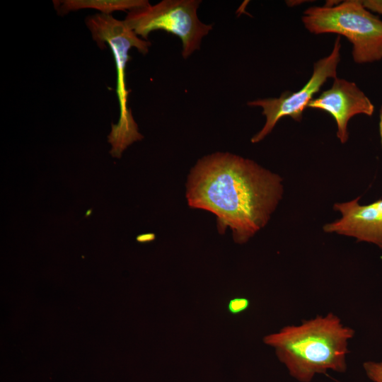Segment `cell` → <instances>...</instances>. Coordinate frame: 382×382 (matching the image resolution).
Masks as SVG:
<instances>
[{"label":"cell","mask_w":382,"mask_h":382,"mask_svg":"<svg viewBox=\"0 0 382 382\" xmlns=\"http://www.w3.org/2000/svg\"><path fill=\"white\" fill-rule=\"evenodd\" d=\"M200 0H163L150 3L129 11L124 20L138 36L145 40L149 34L162 30L178 37L182 42V56L187 59L200 48L204 37L213 29L197 16Z\"/></svg>","instance_id":"cell-5"},{"label":"cell","mask_w":382,"mask_h":382,"mask_svg":"<svg viewBox=\"0 0 382 382\" xmlns=\"http://www.w3.org/2000/svg\"><path fill=\"white\" fill-rule=\"evenodd\" d=\"M249 306V299L244 297H236L228 301L227 309L231 314L238 315L246 311Z\"/></svg>","instance_id":"cell-11"},{"label":"cell","mask_w":382,"mask_h":382,"mask_svg":"<svg viewBox=\"0 0 382 382\" xmlns=\"http://www.w3.org/2000/svg\"><path fill=\"white\" fill-rule=\"evenodd\" d=\"M340 36L335 39L332 50L328 56L314 63L311 78L299 91L284 92L279 98L248 102V106L262 108V113L266 118L262 128L251 138L252 143H257L265 139L282 117H290L296 122H301L303 112L314 95L320 91L328 79L337 77V69L340 61Z\"/></svg>","instance_id":"cell-6"},{"label":"cell","mask_w":382,"mask_h":382,"mask_svg":"<svg viewBox=\"0 0 382 382\" xmlns=\"http://www.w3.org/2000/svg\"><path fill=\"white\" fill-rule=\"evenodd\" d=\"M308 108L329 113L337 125V137L342 144L349 138L347 125L351 118L363 114L371 117L374 105L367 96L352 81L336 77L332 86L313 98Z\"/></svg>","instance_id":"cell-7"},{"label":"cell","mask_w":382,"mask_h":382,"mask_svg":"<svg viewBox=\"0 0 382 382\" xmlns=\"http://www.w3.org/2000/svg\"><path fill=\"white\" fill-rule=\"evenodd\" d=\"M378 129H379L380 141H381V144L382 147V105L381 107L380 112H379Z\"/></svg>","instance_id":"cell-13"},{"label":"cell","mask_w":382,"mask_h":382,"mask_svg":"<svg viewBox=\"0 0 382 382\" xmlns=\"http://www.w3.org/2000/svg\"><path fill=\"white\" fill-rule=\"evenodd\" d=\"M86 22L98 45L103 49L105 43L108 44L115 58L120 118L116 125H112L108 138L112 146L111 155L120 158L127 146L143 139L127 105L129 92L125 84V67L129 60V51L132 47H135L141 54H146L151 43L139 38L124 21L117 20L110 14H96L88 17Z\"/></svg>","instance_id":"cell-3"},{"label":"cell","mask_w":382,"mask_h":382,"mask_svg":"<svg viewBox=\"0 0 382 382\" xmlns=\"http://www.w3.org/2000/svg\"><path fill=\"white\" fill-rule=\"evenodd\" d=\"M362 3L370 11L382 15V0H363Z\"/></svg>","instance_id":"cell-12"},{"label":"cell","mask_w":382,"mask_h":382,"mask_svg":"<svg viewBox=\"0 0 382 382\" xmlns=\"http://www.w3.org/2000/svg\"><path fill=\"white\" fill-rule=\"evenodd\" d=\"M360 196L348 202H338L333 209L341 218L323 226L326 233H335L366 242L382 248V199L361 205Z\"/></svg>","instance_id":"cell-8"},{"label":"cell","mask_w":382,"mask_h":382,"mask_svg":"<svg viewBox=\"0 0 382 382\" xmlns=\"http://www.w3.org/2000/svg\"><path fill=\"white\" fill-rule=\"evenodd\" d=\"M369 378L373 382H382V361H366L363 364Z\"/></svg>","instance_id":"cell-10"},{"label":"cell","mask_w":382,"mask_h":382,"mask_svg":"<svg viewBox=\"0 0 382 382\" xmlns=\"http://www.w3.org/2000/svg\"><path fill=\"white\" fill-rule=\"evenodd\" d=\"M354 335L352 328L329 313L304 320L300 325L284 327L266 335L263 342L274 348L277 358L293 378L310 382L316 374L328 370L345 372L348 341Z\"/></svg>","instance_id":"cell-2"},{"label":"cell","mask_w":382,"mask_h":382,"mask_svg":"<svg viewBox=\"0 0 382 382\" xmlns=\"http://www.w3.org/2000/svg\"><path fill=\"white\" fill-rule=\"evenodd\" d=\"M283 179L256 162L228 152L199 159L190 170L186 197L190 207L217 218L224 233L230 227L243 244L266 226L284 193Z\"/></svg>","instance_id":"cell-1"},{"label":"cell","mask_w":382,"mask_h":382,"mask_svg":"<svg viewBox=\"0 0 382 382\" xmlns=\"http://www.w3.org/2000/svg\"><path fill=\"white\" fill-rule=\"evenodd\" d=\"M311 33H336L352 45L357 64L382 59V20L368 10L361 0H345L335 6H311L301 18Z\"/></svg>","instance_id":"cell-4"},{"label":"cell","mask_w":382,"mask_h":382,"mask_svg":"<svg viewBox=\"0 0 382 382\" xmlns=\"http://www.w3.org/2000/svg\"><path fill=\"white\" fill-rule=\"evenodd\" d=\"M149 3L146 0H55L53 4L59 15L84 8L110 14L115 11L132 10Z\"/></svg>","instance_id":"cell-9"}]
</instances>
